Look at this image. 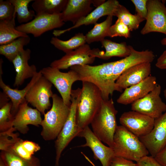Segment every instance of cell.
I'll return each mask as SVG.
<instances>
[{"label": "cell", "mask_w": 166, "mask_h": 166, "mask_svg": "<svg viewBox=\"0 0 166 166\" xmlns=\"http://www.w3.org/2000/svg\"><path fill=\"white\" fill-rule=\"evenodd\" d=\"M116 61L106 62L98 65H77L70 69L79 74L80 81L91 83L100 90L104 100L109 99L115 91L120 92L123 89L117 85L113 77V70Z\"/></svg>", "instance_id": "obj_1"}, {"label": "cell", "mask_w": 166, "mask_h": 166, "mask_svg": "<svg viewBox=\"0 0 166 166\" xmlns=\"http://www.w3.org/2000/svg\"><path fill=\"white\" fill-rule=\"evenodd\" d=\"M117 113L112 98L103 99L90 123L92 131L95 135L112 148L114 136L118 126L116 117Z\"/></svg>", "instance_id": "obj_2"}, {"label": "cell", "mask_w": 166, "mask_h": 166, "mask_svg": "<svg viewBox=\"0 0 166 166\" xmlns=\"http://www.w3.org/2000/svg\"><path fill=\"white\" fill-rule=\"evenodd\" d=\"M103 100L101 93L96 85L82 81L76 113L77 123L81 131L90 124Z\"/></svg>", "instance_id": "obj_3"}, {"label": "cell", "mask_w": 166, "mask_h": 166, "mask_svg": "<svg viewBox=\"0 0 166 166\" xmlns=\"http://www.w3.org/2000/svg\"><path fill=\"white\" fill-rule=\"evenodd\" d=\"M113 148L115 156L136 162L149 154L139 138L121 125L117 128Z\"/></svg>", "instance_id": "obj_4"}, {"label": "cell", "mask_w": 166, "mask_h": 166, "mask_svg": "<svg viewBox=\"0 0 166 166\" xmlns=\"http://www.w3.org/2000/svg\"><path fill=\"white\" fill-rule=\"evenodd\" d=\"M52 105L50 110L44 115L41 125V135L45 140L56 139L68 117L70 106L65 104L62 98L56 94L52 97Z\"/></svg>", "instance_id": "obj_5"}, {"label": "cell", "mask_w": 166, "mask_h": 166, "mask_svg": "<svg viewBox=\"0 0 166 166\" xmlns=\"http://www.w3.org/2000/svg\"><path fill=\"white\" fill-rule=\"evenodd\" d=\"M81 89L72 90L71 104L68 118L61 131L56 139L55 147L56 151L55 166H58L61 153L71 141L81 131L76 121V113L78 101Z\"/></svg>", "instance_id": "obj_6"}, {"label": "cell", "mask_w": 166, "mask_h": 166, "mask_svg": "<svg viewBox=\"0 0 166 166\" xmlns=\"http://www.w3.org/2000/svg\"><path fill=\"white\" fill-rule=\"evenodd\" d=\"M41 70L42 76L57 89L64 103L70 106L72 85L75 82L80 81L78 73L71 69L67 72H63L51 66L44 68Z\"/></svg>", "instance_id": "obj_7"}, {"label": "cell", "mask_w": 166, "mask_h": 166, "mask_svg": "<svg viewBox=\"0 0 166 166\" xmlns=\"http://www.w3.org/2000/svg\"><path fill=\"white\" fill-rule=\"evenodd\" d=\"M161 87L157 83L151 91L131 104V110L157 119L166 112V104L160 97Z\"/></svg>", "instance_id": "obj_8"}, {"label": "cell", "mask_w": 166, "mask_h": 166, "mask_svg": "<svg viewBox=\"0 0 166 166\" xmlns=\"http://www.w3.org/2000/svg\"><path fill=\"white\" fill-rule=\"evenodd\" d=\"M65 23L61 18V13L54 14L36 15L34 18L27 23L16 27L20 32L31 34L38 37L44 33L62 26Z\"/></svg>", "instance_id": "obj_9"}, {"label": "cell", "mask_w": 166, "mask_h": 166, "mask_svg": "<svg viewBox=\"0 0 166 166\" xmlns=\"http://www.w3.org/2000/svg\"><path fill=\"white\" fill-rule=\"evenodd\" d=\"M52 85V83L42 75L30 88L25 97L27 102L43 115L51 105L50 98L53 94Z\"/></svg>", "instance_id": "obj_10"}, {"label": "cell", "mask_w": 166, "mask_h": 166, "mask_svg": "<svg viewBox=\"0 0 166 166\" xmlns=\"http://www.w3.org/2000/svg\"><path fill=\"white\" fill-rule=\"evenodd\" d=\"M146 22L140 33L144 35L156 32L166 35V6L159 0H148Z\"/></svg>", "instance_id": "obj_11"}, {"label": "cell", "mask_w": 166, "mask_h": 166, "mask_svg": "<svg viewBox=\"0 0 166 166\" xmlns=\"http://www.w3.org/2000/svg\"><path fill=\"white\" fill-rule=\"evenodd\" d=\"M154 121L149 117L132 110L124 112L119 118L121 125L139 138L150 132Z\"/></svg>", "instance_id": "obj_12"}, {"label": "cell", "mask_w": 166, "mask_h": 166, "mask_svg": "<svg viewBox=\"0 0 166 166\" xmlns=\"http://www.w3.org/2000/svg\"><path fill=\"white\" fill-rule=\"evenodd\" d=\"M77 136L84 138L86 141L85 144L79 147H89L92 151L95 159L99 160L102 166H109L115 156L113 148L104 145L89 126L82 129Z\"/></svg>", "instance_id": "obj_13"}, {"label": "cell", "mask_w": 166, "mask_h": 166, "mask_svg": "<svg viewBox=\"0 0 166 166\" xmlns=\"http://www.w3.org/2000/svg\"><path fill=\"white\" fill-rule=\"evenodd\" d=\"M139 138L149 154L154 157L166 144V112L155 119L150 132Z\"/></svg>", "instance_id": "obj_14"}, {"label": "cell", "mask_w": 166, "mask_h": 166, "mask_svg": "<svg viewBox=\"0 0 166 166\" xmlns=\"http://www.w3.org/2000/svg\"><path fill=\"white\" fill-rule=\"evenodd\" d=\"M91 49L87 44L65 53L60 59L54 61L50 66L59 69H67L77 65H89L93 63L95 57L91 53Z\"/></svg>", "instance_id": "obj_15"}, {"label": "cell", "mask_w": 166, "mask_h": 166, "mask_svg": "<svg viewBox=\"0 0 166 166\" xmlns=\"http://www.w3.org/2000/svg\"><path fill=\"white\" fill-rule=\"evenodd\" d=\"M25 100L20 105L14 116L12 125L16 130L25 134L29 130L28 125H41L42 119L41 113L37 109L29 106Z\"/></svg>", "instance_id": "obj_16"}, {"label": "cell", "mask_w": 166, "mask_h": 166, "mask_svg": "<svg viewBox=\"0 0 166 166\" xmlns=\"http://www.w3.org/2000/svg\"><path fill=\"white\" fill-rule=\"evenodd\" d=\"M117 0H108L100 6L97 7L85 17L81 19L71 27L64 30H54L53 35L57 37L71 30L76 28L82 25L87 26L95 24L101 17L105 16L112 15L120 5Z\"/></svg>", "instance_id": "obj_17"}, {"label": "cell", "mask_w": 166, "mask_h": 166, "mask_svg": "<svg viewBox=\"0 0 166 166\" xmlns=\"http://www.w3.org/2000/svg\"><path fill=\"white\" fill-rule=\"evenodd\" d=\"M153 52L147 49L138 51L132 46L130 54L124 58L116 61L113 70V77L116 81L118 77L127 69L141 63H151L155 58Z\"/></svg>", "instance_id": "obj_18"}, {"label": "cell", "mask_w": 166, "mask_h": 166, "mask_svg": "<svg viewBox=\"0 0 166 166\" xmlns=\"http://www.w3.org/2000/svg\"><path fill=\"white\" fill-rule=\"evenodd\" d=\"M157 84L156 77L150 75L140 83L125 89L117 102L124 105L132 104L151 91Z\"/></svg>", "instance_id": "obj_19"}, {"label": "cell", "mask_w": 166, "mask_h": 166, "mask_svg": "<svg viewBox=\"0 0 166 166\" xmlns=\"http://www.w3.org/2000/svg\"><path fill=\"white\" fill-rule=\"evenodd\" d=\"M151 63L146 62L132 67L124 72L116 83L122 89L138 84L151 75Z\"/></svg>", "instance_id": "obj_20"}, {"label": "cell", "mask_w": 166, "mask_h": 166, "mask_svg": "<svg viewBox=\"0 0 166 166\" xmlns=\"http://www.w3.org/2000/svg\"><path fill=\"white\" fill-rule=\"evenodd\" d=\"M31 50L27 49L20 52L13 60L16 72V77L14 84V87L21 85L25 80L32 78L37 72L34 65H30L28 61L30 57Z\"/></svg>", "instance_id": "obj_21"}, {"label": "cell", "mask_w": 166, "mask_h": 166, "mask_svg": "<svg viewBox=\"0 0 166 166\" xmlns=\"http://www.w3.org/2000/svg\"><path fill=\"white\" fill-rule=\"evenodd\" d=\"M91 4V0H68L61 13L62 21L65 22H71L74 25L92 11Z\"/></svg>", "instance_id": "obj_22"}, {"label": "cell", "mask_w": 166, "mask_h": 166, "mask_svg": "<svg viewBox=\"0 0 166 166\" xmlns=\"http://www.w3.org/2000/svg\"><path fill=\"white\" fill-rule=\"evenodd\" d=\"M2 70L0 71V87L3 92L10 98L12 103L11 113L14 116L20 105L25 100V97L30 88L42 75L40 70L37 72L25 88L21 90L13 89L6 85L2 78Z\"/></svg>", "instance_id": "obj_23"}, {"label": "cell", "mask_w": 166, "mask_h": 166, "mask_svg": "<svg viewBox=\"0 0 166 166\" xmlns=\"http://www.w3.org/2000/svg\"><path fill=\"white\" fill-rule=\"evenodd\" d=\"M100 42L105 52L98 49H92L91 54L95 57L107 60L113 57L124 58L130 54L132 46L128 45L125 42L118 43L105 39Z\"/></svg>", "instance_id": "obj_24"}, {"label": "cell", "mask_w": 166, "mask_h": 166, "mask_svg": "<svg viewBox=\"0 0 166 166\" xmlns=\"http://www.w3.org/2000/svg\"><path fill=\"white\" fill-rule=\"evenodd\" d=\"M68 0H35L32 7L36 15L60 14L65 9Z\"/></svg>", "instance_id": "obj_25"}, {"label": "cell", "mask_w": 166, "mask_h": 166, "mask_svg": "<svg viewBox=\"0 0 166 166\" xmlns=\"http://www.w3.org/2000/svg\"><path fill=\"white\" fill-rule=\"evenodd\" d=\"M15 18L10 20H0V45L9 43L28 34L17 30L15 27Z\"/></svg>", "instance_id": "obj_26"}, {"label": "cell", "mask_w": 166, "mask_h": 166, "mask_svg": "<svg viewBox=\"0 0 166 166\" xmlns=\"http://www.w3.org/2000/svg\"><path fill=\"white\" fill-rule=\"evenodd\" d=\"M28 36L19 38L7 44L0 46V54L12 62L17 55L24 49V46L30 42Z\"/></svg>", "instance_id": "obj_27"}, {"label": "cell", "mask_w": 166, "mask_h": 166, "mask_svg": "<svg viewBox=\"0 0 166 166\" xmlns=\"http://www.w3.org/2000/svg\"><path fill=\"white\" fill-rule=\"evenodd\" d=\"M50 42L56 48L65 53L76 49L86 44L85 36L82 33L76 34L69 39L64 41L52 37Z\"/></svg>", "instance_id": "obj_28"}, {"label": "cell", "mask_w": 166, "mask_h": 166, "mask_svg": "<svg viewBox=\"0 0 166 166\" xmlns=\"http://www.w3.org/2000/svg\"><path fill=\"white\" fill-rule=\"evenodd\" d=\"M0 158L6 166H40V160L38 158L33 156L30 160L24 159L10 148L1 151Z\"/></svg>", "instance_id": "obj_29"}, {"label": "cell", "mask_w": 166, "mask_h": 166, "mask_svg": "<svg viewBox=\"0 0 166 166\" xmlns=\"http://www.w3.org/2000/svg\"><path fill=\"white\" fill-rule=\"evenodd\" d=\"M113 16H108L104 21L95 24L93 28L85 35L86 43L90 44L101 42L105 37H108V31L112 24Z\"/></svg>", "instance_id": "obj_30"}, {"label": "cell", "mask_w": 166, "mask_h": 166, "mask_svg": "<svg viewBox=\"0 0 166 166\" xmlns=\"http://www.w3.org/2000/svg\"><path fill=\"white\" fill-rule=\"evenodd\" d=\"M113 16L120 19L130 31L138 29L140 23L144 20L136 14H131L125 6L120 4L115 11Z\"/></svg>", "instance_id": "obj_31"}, {"label": "cell", "mask_w": 166, "mask_h": 166, "mask_svg": "<svg viewBox=\"0 0 166 166\" xmlns=\"http://www.w3.org/2000/svg\"><path fill=\"white\" fill-rule=\"evenodd\" d=\"M14 7V12L18 22L23 24L32 20L35 16V12L29 10L28 5L33 0H10Z\"/></svg>", "instance_id": "obj_32"}, {"label": "cell", "mask_w": 166, "mask_h": 166, "mask_svg": "<svg viewBox=\"0 0 166 166\" xmlns=\"http://www.w3.org/2000/svg\"><path fill=\"white\" fill-rule=\"evenodd\" d=\"M12 102H8L0 107V132L6 131L12 127L14 116L11 113Z\"/></svg>", "instance_id": "obj_33"}, {"label": "cell", "mask_w": 166, "mask_h": 166, "mask_svg": "<svg viewBox=\"0 0 166 166\" xmlns=\"http://www.w3.org/2000/svg\"><path fill=\"white\" fill-rule=\"evenodd\" d=\"M16 131L12 127L6 131L0 132V149L1 151L10 148L20 138L18 134L14 132Z\"/></svg>", "instance_id": "obj_34"}, {"label": "cell", "mask_w": 166, "mask_h": 166, "mask_svg": "<svg viewBox=\"0 0 166 166\" xmlns=\"http://www.w3.org/2000/svg\"><path fill=\"white\" fill-rule=\"evenodd\" d=\"M130 32L127 26L120 19L118 18L115 23L109 28L108 37H123L127 38L130 37Z\"/></svg>", "instance_id": "obj_35"}, {"label": "cell", "mask_w": 166, "mask_h": 166, "mask_svg": "<svg viewBox=\"0 0 166 166\" xmlns=\"http://www.w3.org/2000/svg\"><path fill=\"white\" fill-rule=\"evenodd\" d=\"M14 7L10 0L0 1V20H10L15 18Z\"/></svg>", "instance_id": "obj_36"}, {"label": "cell", "mask_w": 166, "mask_h": 166, "mask_svg": "<svg viewBox=\"0 0 166 166\" xmlns=\"http://www.w3.org/2000/svg\"><path fill=\"white\" fill-rule=\"evenodd\" d=\"M23 140L19 138L10 148L20 157L26 160H30L33 156L29 153L23 147L22 144Z\"/></svg>", "instance_id": "obj_37"}, {"label": "cell", "mask_w": 166, "mask_h": 166, "mask_svg": "<svg viewBox=\"0 0 166 166\" xmlns=\"http://www.w3.org/2000/svg\"><path fill=\"white\" fill-rule=\"evenodd\" d=\"M134 5L136 14L144 20H146L148 15L147 3L148 0H131Z\"/></svg>", "instance_id": "obj_38"}, {"label": "cell", "mask_w": 166, "mask_h": 166, "mask_svg": "<svg viewBox=\"0 0 166 166\" xmlns=\"http://www.w3.org/2000/svg\"><path fill=\"white\" fill-rule=\"evenodd\" d=\"M136 162L137 166H163L151 156H145Z\"/></svg>", "instance_id": "obj_39"}, {"label": "cell", "mask_w": 166, "mask_h": 166, "mask_svg": "<svg viewBox=\"0 0 166 166\" xmlns=\"http://www.w3.org/2000/svg\"><path fill=\"white\" fill-rule=\"evenodd\" d=\"M109 166H137L136 163L124 158L114 156Z\"/></svg>", "instance_id": "obj_40"}, {"label": "cell", "mask_w": 166, "mask_h": 166, "mask_svg": "<svg viewBox=\"0 0 166 166\" xmlns=\"http://www.w3.org/2000/svg\"><path fill=\"white\" fill-rule=\"evenodd\" d=\"M22 144L26 150L32 155L40 149L38 144L32 141L23 140Z\"/></svg>", "instance_id": "obj_41"}, {"label": "cell", "mask_w": 166, "mask_h": 166, "mask_svg": "<svg viewBox=\"0 0 166 166\" xmlns=\"http://www.w3.org/2000/svg\"><path fill=\"white\" fill-rule=\"evenodd\" d=\"M156 160L163 166H166V144L155 156Z\"/></svg>", "instance_id": "obj_42"}, {"label": "cell", "mask_w": 166, "mask_h": 166, "mask_svg": "<svg viewBox=\"0 0 166 166\" xmlns=\"http://www.w3.org/2000/svg\"><path fill=\"white\" fill-rule=\"evenodd\" d=\"M156 66L160 69H166V49L157 59Z\"/></svg>", "instance_id": "obj_43"}, {"label": "cell", "mask_w": 166, "mask_h": 166, "mask_svg": "<svg viewBox=\"0 0 166 166\" xmlns=\"http://www.w3.org/2000/svg\"><path fill=\"white\" fill-rule=\"evenodd\" d=\"M8 97L4 93L0 94V107L8 102Z\"/></svg>", "instance_id": "obj_44"}, {"label": "cell", "mask_w": 166, "mask_h": 166, "mask_svg": "<svg viewBox=\"0 0 166 166\" xmlns=\"http://www.w3.org/2000/svg\"><path fill=\"white\" fill-rule=\"evenodd\" d=\"M105 1V0H91L92 4L96 8L102 5Z\"/></svg>", "instance_id": "obj_45"}, {"label": "cell", "mask_w": 166, "mask_h": 166, "mask_svg": "<svg viewBox=\"0 0 166 166\" xmlns=\"http://www.w3.org/2000/svg\"><path fill=\"white\" fill-rule=\"evenodd\" d=\"M161 43L162 45H166V37L161 40Z\"/></svg>", "instance_id": "obj_46"}, {"label": "cell", "mask_w": 166, "mask_h": 166, "mask_svg": "<svg viewBox=\"0 0 166 166\" xmlns=\"http://www.w3.org/2000/svg\"><path fill=\"white\" fill-rule=\"evenodd\" d=\"M0 166H6L2 160L0 158Z\"/></svg>", "instance_id": "obj_47"}, {"label": "cell", "mask_w": 166, "mask_h": 166, "mask_svg": "<svg viewBox=\"0 0 166 166\" xmlns=\"http://www.w3.org/2000/svg\"><path fill=\"white\" fill-rule=\"evenodd\" d=\"M164 95L166 101V88L164 90Z\"/></svg>", "instance_id": "obj_48"}]
</instances>
